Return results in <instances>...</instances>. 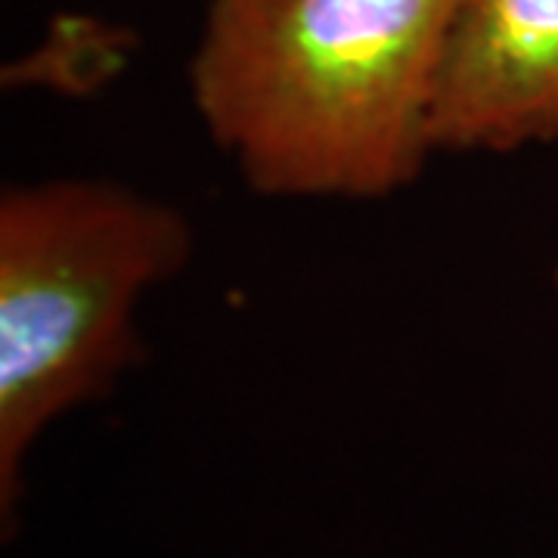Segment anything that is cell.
Listing matches in <instances>:
<instances>
[{
    "instance_id": "7a4b0ae2",
    "label": "cell",
    "mask_w": 558,
    "mask_h": 558,
    "mask_svg": "<svg viewBox=\"0 0 558 558\" xmlns=\"http://www.w3.org/2000/svg\"><path fill=\"white\" fill-rule=\"evenodd\" d=\"M193 258L168 202L112 180L20 183L0 196V515L10 531L25 459L65 413L140 357L137 307Z\"/></svg>"
},
{
    "instance_id": "277c9868",
    "label": "cell",
    "mask_w": 558,
    "mask_h": 558,
    "mask_svg": "<svg viewBox=\"0 0 558 558\" xmlns=\"http://www.w3.org/2000/svg\"><path fill=\"white\" fill-rule=\"evenodd\" d=\"M556 282H558V279H556Z\"/></svg>"
},
{
    "instance_id": "3957f363",
    "label": "cell",
    "mask_w": 558,
    "mask_h": 558,
    "mask_svg": "<svg viewBox=\"0 0 558 558\" xmlns=\"http://www.w3.org/2000/svg\"><path fill=\"white\" fill-rule=\"evenodd\" d=\"M435 153L558 143V0H462L432 116Z\"/></svg>"
},
{
    "instance_id": "6da1fadb",
    "label": "cell",
    "mask_w": 558,
    "mask_h": 558,
    "mask_svg": "<svg viewBox=\"0 0 558 558\" xmlns=\"http://www.w3.org/2000/svg\"><path fill=\"white\" fill-rule=\"evenodd\" d=\"M462 0H208L190 97L245 183L277 199H385L435 156Z\"/></svg>"
}]
</instances>
